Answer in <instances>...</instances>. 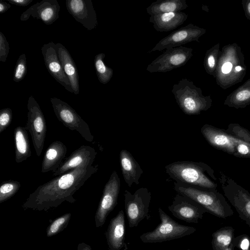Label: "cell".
<instances>
[{"label": "cell", "mask_w": 250, "mask_h": 250, "mask_svg": "<svg viewBox=\"0 0 250 250\" xmlns=\"http://www.w3.org/2000/svg\"><path fill=\"white\" fill-rule=\"evenodd\" d=\"M12 111L8 107L0 110V133L4 131L11 123Z\"/></svg>", "instance_id": "32"}, {"label": "cell", "mask_w": 250, "mask_h": 250, "mask_svg": "<svg viewBox=\"0 0 250 250\" xmlns=\"http://www.w3.org/2000/svg\"><path fill=\"white\" fill-rule=\"evenodd\" d=\"M9 52V45L4 35L0 32V62H6Z\"/></svg>", "instance_id": "35"}, {"label": "cell", "mask_w": 250, "mask_h": 250, "mask_svg": "<svg viewBox=\"0 0 250 250\" xmlns=\"http://www.w3.org/2000/svg\"><path fill=\"white\" fill-rule=\"evenodd\" d=\"M98 170V165L75 168L39 186L22 205L24 210L44 211L55 208L64 202L74 203L73 197L85 182Z\"/></svg>", "instance_id": "1"}, {"label": "cell", "mask_w": 250, "mask_h": 250, "mask_svg": "<svg viewBox=\"0 0 250 250\" xmlns=\"http://www.w3.org/2000/svg\"><path fill=\"white\" fill-rule=\"evenodd\" d=\"M15 161L21 163L31 156L28 135L25 127L17 126L14 131Z\"/></svg>", "instance_id": "24"}, {"label": "cell", "mask_w": 250, "mask_h": 250, "mask_svg": "<svg viewBox=\"0 0 250 250\" xmlns=\"http://www.w3.org/2000/svg\"><path fill=\"white\" fill-rule=\"evenodd\" d=\"M203 32L202 29L189 23L162 39L147 53L162 51L164 49L181 46L193 41H197Z\"/></svg>", "instance_id": "13"}, {"label": "cell", "mask_w": 250, "mask_h": 250, "mask_svg": "<svg viewBox=\"0 0 250 250\" xmlns=\"http://www.w3.org/2000/svg\"><path fill=\"white\" fill-rule=\"evenodd\" d=\"M125 209L129 227L138 226L144 219H150L149 207L151 192L146 188H141L132 194L127 190L124 192Z\"/></svg>", "instance_id": "7"}, {"label": "cell", "mask_w": 250, "mask_h": 250, "mask_svg": "<svg viewBox=\"0 0 250 250\" xmlns=\"http://www.w3.org/2000/svg\"><path fill=\"white\" fill-rule=\"evenodd\" d=\"M77 250H92V249L90 246L84 242H82L79 244Z\"/></svg>", "instance_id": "41"}, {"label": "cell", "mask_w": 250, "mask_h": 250, "mask_svg": "<svg viewBox=\"0 0 250 250\" xmlns=\"http://www.w3.org/2000/svg\"><path fill=\"white\" fill-rule=\"evenodd\" d=\"M235 247L240 250H250V237L247 234H241L234 238Z\"/></svg>", "instance_id": "34"}, {"label": "cell", "mask_w": 250, "mask_h": 250, "mask_svg": "<svg viewBox=\"0 0 250 250\" xmlns=\"http://www.w3.org/2000/svg\"><path fill=\"white\" fill-rule=\"evenodd\" d=\"M192 52V48L182 46L167 49L148 64L146 70L150 73L166 72L179 68L187 63Z\"/></svg>", "instance_id": "10"}, {"label": "cell", "mask_w": 250, "mask_h": 250, "mask_svg": "<svg viewBox=\"0 0 250 250\" xmlns=\"http://www.w3.org/2000/svg\"><path fill=\"white\" fill-rule=\"evenodd\" d=\"M233 156L238 158H250V145L243 142H239L236 147Z\"/></svg>", "instance_id": "33"}, {"label": "cell", "mask_w": 250, "mask_h": 250, "mask_svg": "<svg viewBox=\"0 0 250 250\" xmlns=\"http://www.w3.org/2000/svg\"><path fill=\"white\" fill-rule=\"evenodd\" d=\"M235 70L237 71H240V70H242V68L241 66H237L235 67Z\"/></svg>", "instance_id": "42"}, {"label": "cell", "mask_w": 250, "mask_h": 250, "mask_svg": "<svg viewBox=\"0 0 250 250\" xmlns=\"http://www.w3.org/2000/svg\"><path fill=\"white\" fill-rule=\"evenodd\" d=\"M21 183L17 181L8 180L2 182L0 187V203L13 197L20 189Z\"/></svg>", "instance_id": "29"}, {"label": "cell", "mask_w": 250, "mask_h": 250, "mask_svg": "<svg viewBox=\"0 0 250 250\" xmlns=\"http://www.w3.org/2000/svg\"><path fill=\"white\" fill-rule=\"evenodd\" d=\"M45 66L49 74L65 89L73 93L60 60L56 44L53 42L44 44L41 49Z\"/></svg>", "instance_id": "14"}, {"label": "cell", "mask_w": 250, "mask_h": 250, "mask_svg": "<svg viewBox=\"0 0 250 250\" xmlns=\"http://www.w3.org/2000/svg\"><path fill=\"white\" fill-rule=\"evenodd\" d=\"M187 250H190V249H188Z\"/></svg>", "instance_id": "44"}, {"label": "cell", "mask_w": 250, "mask_h": 250, "mask_svg": "<svg viewBox=\"0 0 250 250\" xmlns=\"http://www.w3.org/2000/svg\"><path fill=\"white\" fill-rule=\"evenodd\" d=\"M11 5L9 3H7L4 1L0 0V13L3 14L6 12L10 7Z\"/></svg>", "instance_id": "38"}, {"label": "cell", "mask_w": 250, "mask_h": 250, "mask_svg": "<svg viewBox=\"0 0 250 250\" xmlns=\"http://www.w3.org/2000/svg\"><path fill=\"white\" fill-rule=\"evenodd\" d=\"M121 186L120 179L114 170L106 184L95 215L96 227L99 228L105 222L108 214L117 204Z\"/></svg>", "instance_id": "11"}, {"label": "cell", "mask_w": 250, "mask_h": 250, "mask_svg": "<svg viewBox=\"0 0 250 250\" xmlns=\"http://www.w3.org/2000/svg\"><path fill=\"white\" fill-rule=\"evenodd\" d=\"M33 0H9L8 2L10 4H12L19 6H26L29 5Z\"/></svg>", "instance_id": "37"}, {"label": "cell", "mask_w": 250, "mask_h": 250, "mask_svg": "<svg viewBox=\"0 0 250 250\" xmlns=\"http://www.w3.org/2000/svg\"><path fill=\"white\" fill-rule=\"evenodd\" d=\"M105 235L110 250H127L125 243V214L123 210L110 221Z\"/></svg>", "instance_id": "19"}, {"label": "cell", "mask_w": 250, "mask_h": 250, "mask_svg": "<svg viewBox=\"0 0 250 250\" xmlns=\"http://www.w3.org/2000/svg\"><path fill=\"white\" fill-rule=\"evenodd\" d=\"M120 163L124 180L128 187L133 183L138 185L143 170L132 154L127 150H122L119 154Z\"/></svg>", "instance_id": "20"}, {"label": "cell", "mask_w": 250, "mask_h": 250, "mask_svg": "<svg viewBox=\"0 0 250 250\" xmlns=\"http://www.w3.org/2000/svg\"><path fill=\"white\" fill-rule=\"evenodd\" d=\"M207 64L209 68H212L215 65V58L212 55L208 56L207 59Z\"/></svg>", "instance_id": "40"}, {"label": "cell", "mask_w": 250, "mask_h": 250, "mask_svg": "<svg viewBox=\"0 0 250 250\" xmlns=\"http://www.w3.org/2000/svg\"><path fill=\"white\" fill-rule=\"evenodd\" d=\"M60 10V6L57 0H42L23 12L20 20L26 21L31 16L42 20L46 25H50L59 18Z\"/></svg>", "instance_id": "18"}, {"label": "cell", "mask_w": 250, "mask_h": 250, "mask_svg": "<svg viewBox=\"0 0 250 250\" xmlns=\"http://www.w3.org/2000/svg\"><path fill=\"white\" fill-rule=\"evenodd\" d=\"M232 64L229 62L225 63L222 67V71L223 73L227 74L229 73L232 68Z\"/></svg>", "instance_id": "39"}, {"label": "cell", "mask_w": 250, "mask_h": 250, "mask_svg": "<svg viewBox=\"0 0 250 250\" xmlns=\"http://www.w3.org/2000/svg\"><path fill=\"white\" fill-rule=\"evenodd\" d=\"M67 153L65 145L60 141L52 143L46 149L42 164V172H54L65 159Z\"/></svg>", "instance_id": "21"}, {"label": "cell", "mask_w": 250, "mask_h": 250, "mask_svg": "<svg viewBox=\"0 0 250 250\" xmlns=\"http://www.w3.org/2000/svg\"><path fill=\"white\" fill-rule=\"evenodd\" d=\"M226 131L235 138L250 145V131L238 124H229Z\"/></svg>", "instance_id": "30"}, {"label": "cell", "mask_w": 250, "mask_h": 250, "mask_svg": "<svg viewBox=\"0 0 250 250\" xmlns=\"http://www.w3.org/2000/svg\"><path fill=\"white\" fill-rule=\"evenodd\" d=\"M27 73V61L25 54H22L18 58L13 73V80L20 82L22 80Z\"/></svg>", "instance_id": "31"}, {"label": "cell", "mask_w": 250, "mask_h": 250, "mask_svg": "<svg viewBox=\"0 0 250 250\" xmlns=\"http://www.w3.org/2000/svg\"><path fill=\"white\" fill-rule=\"evenodd\" d=\"M97 154L93 147L81 146L63 160L59 168L52 173V175L59 176L78 167L91 166Z\"/></svg>", "instance_id": "15"}, {"label": "cell", "mask_w": 250, "mask_h": 250, "mask_svg": "<svg viewBox=\"0 0 250 250\" xmlns=\"http://www.w3.org/2000/svg\"><path fill=\"white\" fill-rule=\"evenodd\" d=\"M174 189L177 193L198 203L208 212L218 217L226 219L233 214V211L225 196L216 189H204L175 182Z\"/></svg>", "instance_id": "3"}, {"label": "cell", "mask_w": 250, "mask_h": 250, "mask_svg": "<svg viewBox=\"0 0 250 250\" xmlns=\"http://www.w3.org/2000/svg\"><path fill=\"white\" fill-rule=\"evenodd\" d=\"M219 181L224 196L239 218L250 227V193L232 179L219 171Z\"/></svg>", "instance_id": "6"}, {"label": "cell", "mask_w": 250, "mask_h": 250, "mask_svg": "<svg viewBox=\"0 0 250 250\" xmlns=\"http://www.w3.org/2000/svg\"><path fill=\"white\" fill-rule=\"evenodd\" d=\"M65 4L68 13L88 30L97 27L98 20L91 0H67Z\"/></svg>", "instance_id": "16"}, {"label": "cell", "mask_w": 250, "mask_h": 250, "mask_svg": "<svg viewBox=\"0 0 250 250\" xmlns=\"http://www.w3.org/2000/svg\"><path fill=\"white\" fill-rule=\"evenodd\" d=\"M200 90L192 81L184 78L173 84L171 92L182 111L191 115L199 114L209 107L208 99L201 95Z\"/></svg>", "instance_id": "4"}, {"label": "cell", "mask_w": 250, "mask_h": 250, "mask_svg": "<svg viewBox=\"0 0 250 250\" xmlns=\"http://www.w3.org/2000/svg\"><path fill=\"white\" fill-rule=\"evenodd\" d=\"M50 102L59 121L70 130L79 132L86 141H93L94 136L88 125L70 105L56 97L51 98Z\"/></svg>", "instance_id": "9"}, {"label": "cell", "mask_w": 250, "mask_h": 250, "mask_svg": "<svg viewBox=\"0 0 250 250\" xmlns=\"http://www.w3.org/2000/svg\"><path fill=\"white\" fill-rule=\"evenodd\" d=\"M105 57L104 53H101L96 55L94 58L96 74L99 82L103 84L108 83L113 74V70L104 63V60Z\"/></svg>", "instance_id": "27"}, {"label": "cell", "mask_w": 250, "mask_h": 250, "mask_svg": "<svg viewBox=\"0 0 250 250\" xmlns=\"http://www.w3.org/2000/svg\"><path fill=\"white\" fill-rule=\"evenodd\" d=\"M188 15L183 12H169L150 16L149 22L158 32H168L183 24Z\"/></svg>", "instance_id": "22"}, {"label": "cell", "mask_w": 250, "mask_h": 250, "mask_svg": "<svg viewBox=\"0 0 250 250\" xmlns=\"http://www.w3.org/2000/svg\"><path fill=\"white\" fill-rule=\"evenodd\" d=\"M234 229L232 227L220 228L212 234L213 250H234Z\"/></svg>", "instance_id": "25"}, {"label": "cell", "mask_w": 250, "mask_h": 250, "mask_svg": "<svg viewBox=\"0 0 250 250\" xmlns=\"http://www.w3.org/2000/svg\"><path fill=\"white\" fill-rule=\"evenodd\" d=\"M165 169L176 182L207 189L217 187L214 170L204 162L176 161L167 165Z\"/></svg>", "instance_id": "2"}, {"label": "cell", "mask_w": 250, "mask_h": 250, "mask_svg": "<svg viewBox=\"0 0 250 250\" xmlns=\"http://www.w3.org/2000/svg\"><path fill=\"white\" fill-rule=\"evenodd\" d=\"M71 216L70 213H67L54 220L46 229L47 236L51 237L62 231L66 228Z\"/></svg>", "instance_id": "28"}, {"label": "cell", "mask_w": 250, "mask_h": 250, "mask_svg": "<svg viewBox=\"0 0 250 250\" xmlns=\"http://www.w3.org/2000/svg\"><path fill=\"white\" fill-rule=\"evenodd\" d=\"M201 132L212 147L233 155L237 144L241 142L228 134L226 130L208 124L203 125Z\"/></svg>", "instance_id": "17"}, {"label": "cell", "mask_w": 250, "mask_h": 250, "mask_svg": "<svg viewBox=\"0 0 250 250\" xmlns=\"http://www.w3.org/2000/svg\"><path fill=\"white\" fill-rule=\"evenodd\" d=\"M56 47L60 60L73 93L78 95L80 91L79 76L75 62L67 49L62 44L56 43Z\"/></svg>", "instance_id": "23"}, {"label": "cell", "mask_w": 250, "mask_h": 250, "mask_svg": "<svg viewBox=\"0 0 250 250\" xmlns=\"http://www.w3.org/2000/svg\"><path fill=\"white\" fill-rule=\"evenodd\" d=\"M248 10L250 14V2L249 3V4L248 5Z\"/></svg>", "instance_id": "43"}, {"label": "cell", "mask_w": 250, "mask_h": 250, "mask_svg": "<svg viewBox=\"0 0 250 250\" xmlns=\"http://www.w3.org/2000/svg\"><path fill=\"white\" fill-rule=\"evenodd\" d=\"M27 118L25 128L32 138L36 153L40 156L43 148L46 134V123L40 106L33 96L27 102Z\"/></svg>", "instance_id": "8"}, {"label": "cell", "mask_w": 250, "mask_h": 250, "mask_svg": "<svg viewBox=\"0 0 250 250\" xmlns=\"http://www.w3.org/2000/svg\"><path fill=\"white\" fill-rule=\"evenodd\" d=\"M250 98V91L244 90L238 92L235 96L237 103H243L247 101Z\"/></svg>", "instance_id": "36"}, {"label": "cell", "mask_w": 250, "mask_h": 250, "mask_svg": "<svg viewBox=\"0 0 250 250\" xmlns=\"http://www.w3.org/2000/svg\"><path fill=\"white\" fill-rule=\"evenodd\" d=\"M168 210L176 218L187 223H198L208 210L191 199L177 193Z\"/></svg>", "instance_id": "12"}, {"label": "cell", "mask_w": 250, "mask_h": 250, "mask_svg": "<svg viewBox=\"0 0 250 250\" xmlns=\"http://www.w3.org/2000/svg\"><path fill=\"white\" fill-rule=\"evenodd\" d=\"M161 223L153 230L141 234L140 238L145 243H155L179 239L191 235L196 230L191 226L180 224L158 208Z\"/></svg>", "instance_id": "5"}, {"label": "cell", "mask_w": 250, "mask_h": 250, "mask_svg": "<svg viewBox=\"0 0 250 250\" xmlns=\"http://www.w3.org/2000/svg\"><path fill=\"white\" fill-rule=\"evenodd\" d=\"M188 7L186 0H157L146 8V12L152 16L169 12H179Z\"/></svg>", "instance_id": "26"}]
</instances>
